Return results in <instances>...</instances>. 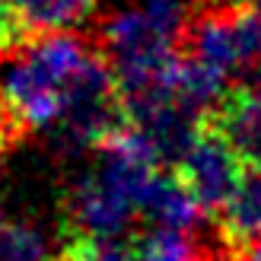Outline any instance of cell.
<instances>
[{
	"mask_svg": "<svg viewBox=\"0 0 261 261\" xmlns=\"http://www.w3.org/2000/svg\"><path fill=\"white\" fill-rule=\"evenodd\" d=\"M137 207L109 188L96 172H86L70 191L64 211V239H121L130 232Z\"/></svg>",
	"mask_w": 261,
	"mask_h": 261,
	"instance_id": "obj_5",
	"label": "cell"
},
{
	"mask_svg": "<svg viewBox=\"0 0 261 261\" xmlns=\"http://www.w3.org/2000/svg\"><path fill=\"white\" fill-rule=\"evenodd\" d=\"M13 137H16V127L10 124V118H7V112L0 109V160L7 156V150H10V143H13Z\"/></svg>",
	"mask_w": 261,
	"mask_h": 261,
	"instance_id": "obj_14",
	"label": "cell"
},
{
	"mask_svg": "<svg viewBox=\"0 0 261 261\" xmlns=\"http://www.w3.org/2000/svg\"><path fill=\"white\" fill-rule=\"evenodd\" d=\"M0 261H51L45 232L32 223H10L0 239Z\"/></svg>",
	"mask_w": 261,
	"mask_h": 261,
	"instance_id": "obj_11",
	"label": "cell"
},
{
	"mask_svg": "<svg viewBox=\"0 0 261 261\" xmlns=\"http://www.w3.org/2000/svg\"><path fill=\"white\" fill-rule=\"evenodd\" d=\"M51 261H73V258H70L67 252H58V255H55V258H51Z\"/></svg>",
	"mask_w": 261,
	"mask_h": 261,
	"instance_id": "obj_19",
	"label": "cell"
},
{
	"mask_svg": "<svg viewBox=\"0 0 261 261\" xmlns=\"http://www.w3.org/2000/svg\"><path fill=\"white\" fill-rule=\"evenodd\" d=\"M127 124L130 118L121 86L115 80L102 48H96L70 80L67 96H64V112L48 134L64 153H83L99 150L112 134H118Z\"/></svg>",
	"mask_w": 261,
	"mask_h": 261,
	"instance_id": "obj_2",
	"label": "cell"
},
{
	"mask_svg": "<svg viewBox=\"0 0 261 261\" xmlns=\"http://www.w3.org/2000/svg\"><path fill=\"white\" fill-rule=\"evenodd\" d=\"M217 226L220 239L232 249V255H242L249 245L261 239V169H249L242 188L220 211Z\"/></svg>",
	"mask_w": 261,
	"mask_h": 261,
	"instance_id": "obj_7",
	"label": "cell"
},
{
	"mask_svg": "<svg viewBox=\"0 0 261 261\" xmlns=\"http://www.w3.org/2000/svg\"><path fill=\"white\" fill-rule=\"evenodd\" d=\"M181 51L220 73L261 70V16L239 0H207L181 32Z\"/></svg>",
	"mask_w": 261,
	"mask_h": 261,
	"instance_id": "obj_3",
	"label": "cell"
},
{
	"mask_svg": "<svg viewBox=\"0 0 261 261\" xmlns=\"http://www.w3.org/2000/svg\"><path fill=\"white\" fill-rule=\"evenodd\" d=\"M7 226H10V220H7V204H4V194H0V239H4Z\"/></svg>",
	"mask_w": 261,
	"mask_h": 261,
	"instance_id": "obj_16",
	"label": "cell"
},
{
	"mask_svg": "<svg viewBox=\"0 0 261 261\" xmlns=\"http://www.w3.org/2000/svg\"><path fill=\"white\" fill-rule=\"evenodd\" d=\"M236 261H261V239L255 245H249L242 255H236Z\"/></svg>",
	"mask_w": 261,
	"mask_h": 261,
	"instance_id": "obj_15",
	"label": "cell"
},
{
	"mask_svg": "<svg viewBox=\"0 0 261 261\" xmlns=\"http://www.w3.org/2000/svg\"><path fill=\"white\" fill-rule=\"evenodd\" d=\"M198 258L188 242V232L150 226L147 232L134 236V261H191Z\"/></svg>",
	"mask_w": 261,
	"mask_h": 261,
	"instance_id": "obj_10",
	"label": "cell"
},
{
	"mask_svg": "<svg viewBox=\"0 0 261 261\" xmlns=\"http://www.w3.org/2000/svg\"><path fill=\"white\" fill-rule=\"evenodd\" d=\"M143 217H147L153 226L191 232L207 214H204V207L198 204V198L188 191V185H185V181H181L175 172H163L160 178H156L153 191L147 194Z\"/></svg>",
	"mask_w": 261,
	"mask_h": 261,
	"instance_id": "obj_8",
	"label": "cell"
},
{
	"mask_svg": "<svg viewBox=\"0 0 261 261\" xmlns=\"http://www.w3.org/2000/svg\"><path fill=\"white\" fill-rule=\"evenodd\" d=\"M239 4H245V7H252L258 16H261V0H239Z\"/></svg>",
	"mask_w": 261,
	"mask_h": 261,
	"instance_id": "obj_18",
	"label": "cell"
},
{
	"mask_svg": "<svg viewBox=\"0 0 261 261\" xmlns=\"http://www.w3.org/2000/svg\"><path fill=\"white\" fill-rule=\"evenodd\" d=\"M147 4H181V7H191L194 0H147Z\"/></svg>",
	"mask_w": 261,
	"mask_h": 261,
	"instance_id": "obj_17",
	"label": "cell"
},
{
	"mask_svg": "<svg viewBox=\"0 0 261 261\" xmlns=\"http://www.w3.org/2000/svg\"><path fill=\"white\" fill-rule=\"evenodd\" d=\"M191 261H204V258H191Z\"/></svg>",
	"mask_w": 261,
	"mask_h": 261,
	"instance_id": "obj_20",
	"label": "cell"
},
{
	"mask_svg": "<svg viewBox=\"0 0 261 261\" xmlns=\"http://www.w3.org/2000/svg\"><path fill=\"white\" fill-rule=\"evenodd\" d=\"M207 121L232 143L249 169H261V70L232 83Z\"/></svg>",
	"mask_w": 261,
	"mask_h": 261,
	"instance_id": "obj_6",
	"label": "cell"
},
{
	"mask_svg": "<svg viewBox=\"0 0 261 261\" xmlns=\"http://www.w3.org/2000/svg\"><path fill=\"white\" fill-rule=\"evenodd\" d=\"M93 51L80 35L55 32L32 38L10 58L0 73V109L16 134L51 130L58 124L67 86Z\"/></svg>",
	"mask_w": 261,
	"mask_h": 261,
	"instance_id": "obj_1",
	"label": "cell"
},
{
	"mask_svg": "<svg viewBox=\"0 0 261 261\" xmlns=\"http://www.w3.org/2000/svg\"><path fill=\"white\" fill-rule=\"evenodd\" d=\"M32 32L29 25H25L22 13L16 10V4L13 0H0V58H13L19 48H25L32 42Z\"/></svg>",
	"mask_w": 261,
	"mask_h": 261,
	"instance_id": "obj_13",
	"label": "cell"
},
{
	"mask_svg": "<svg viewBox=\"0 0 261 261\" xmlns=\"http://www.w3.org/2000/svg\"><path fill=\"white\" fill-rule=\"evenodd\" d=\"M175 175L188 185L207 217H220V211L232 201L249 175V163L232 150V143L204 118L198 137L175 166Z\"/></svg>",
	"mask_w": 261,
	"mask_h": 261,
	"instance_id": "obj_4",
	"label": "cell"
},
{
	"mask_svg": "<svg viewBox=\"0 0 261 261\" xmlns=\"http://www.w3.org/2000/svg\"><path fill=\"white\" fill-rule=\"evenodd\" d=\"M61 252L73 261H134V236L121 239H64Z\"/></svg>",
	"mask_w": 261,
	"mask_h": 261,
	"instance_id": "obj_12",
	"label": "cell"
},
{
	"mask_svg": "<svg viewBox=\"0 0 261 261\" xmlns=\"http://www.w3.org/2000/svg\"><path fill=\"white\" fill-rule=\"evenodd\" d=\"M13 4L35 38L80 29L96 10V0H13Z\"/></svg>",
	"mask_w": 261,
	"mask_h": 261,
	"instance_id": "obj_9",
	"label": "cell"
}]
</instances>
